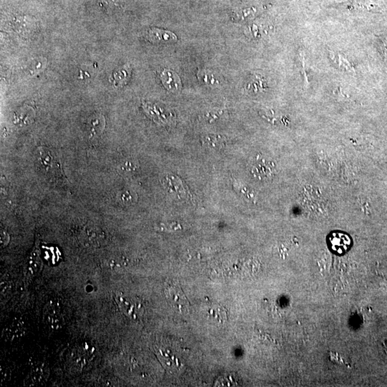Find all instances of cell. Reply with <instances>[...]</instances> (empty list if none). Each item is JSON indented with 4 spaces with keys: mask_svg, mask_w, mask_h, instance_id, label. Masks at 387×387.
Masks as SVG:
<instances>
[{
    "mask_svg": "<svg viewBox=\"0 0 387 387\" xmlns=\"http://www.w3.org/2000/svg\"><path fill=\"white\" fill-rule=\"evenodd\" d=\"M37 152L36 162L39 170L52 180L64 182L65 178L56 155L45 147H39Z\"/></svg>",
    "mask_w": 387,
    "mask_h": 387,
    "instance_id": "obj_1",
    "label": "cell"
},
{
    "mask_svg": "<svg viewBox=\"0 0 387 387\" xmlns=\"http://www.w3.org/2000/svg\"><path fill=\"white\" fill-rule=\"evenodd\" d=\"M43 321L52 330H57L62 328L64 319L59 302L53 300L45 305L43 310Z\"/></svg>",
    "mask_w": 387,
    "mask_h": 387,
    "instance_id": "obj_2",
    "label": "cell"
},
{
    "mask_svg": "<svg viewBox=\"0 0 387 387\" xmlns=\"http://www.w3.org/2000/svg\"><path fill=\"white\" fill-rule=\"evenodd\" d=\"M165 295L172 307L180 313L187 312L190 303L179 285H169L166 288Z\"/></svg>",
    "mask_w": 387,
    "mask_h": 387,
    "instance_id": "obj_3",
    "label": "cell"
},
{
    "mask_svg": "<svg viewBox=\"0 0 387 387\" xmlns=\"http://www.w3.org/2000/svg\"><path fill=\"white\" fill-rule=\"evenodd\" d=\"M275 171V164L272 161L259 157V155L252 162L251 173L258 180H268L274 175Z\"/></svg>",
    "mask_w": 387,
    "mask_h": 387,
    "instance_id": "obj_4",
    "label": "cell"
},
{
    "mask_svg": "<svg viewBox=\"0 0 387 387\" xmlns=\"http://www.w3.org/2000/svg\"><path fill=\"white\" fill-rule=\"evenodd\" d=\"M328 245L333 253L343 255L351 248V239L347 234L343 232H332L328 238Z\"/></svg>",
    "mask_w": 387,
    "mask_h": 387,
    "instance_id": "obj_5",
    "label": "cell"
},
{
    "mask_svg": "<svg viewBox=\"0 0 387 387\" xmlns=\"http://www.w3.org/2000/svg\"><path fill=\"white\" fill-rule=\"evenodd\" d=\"M159 77L164 88L169 91H178L182 88L180 77L173 70L164 69L159 72Z\"/></svg>",
    "mask_w": 387,
    "mask_h": 387,
    "instance_id": "obj_6",
    "label": "cell"
},
{
    "mask_svg": "<svg viewBox=\"0 0 387 387\" xmlns=\"http://www.w3.org/2000/svg\"><path fill=\"white\" fill-rule=\"evenodd\" d=\"M49 376V369L43 363L36 364L32 368L27 380H30L32 385H43Z\"/></svg>",
    "mask_w": 387,
    "mask_h": 387,
    "instance_id": "obj_7",
    "label": "cell"
},
{
    "mask_svg": "<svg viewBox=\"0 0 387 387\" xmlns=\"http://www.w3.org/2000/svg\"><path fill=\"white\" fill-rule=\"evenodd\" d=\"M146 38L151 43H161V42H176L177 37L173 32L166 31L160 29L153 28L148 30Z\"/></svg>",
    "mask_w": 387,
    "mask_h": 387,
    "instance_id": "obj_8",
    "label": "cell"
},
{
    "mask_svg": "<svg viewBox=\"0 0 387 387\" xmlns=\"http://www.w3.org/2000/svg\"><path fill=\"white\" fill-rule=\"evenodd\" d=\"M227 140L223 135L217 134L206 135L203 138L202 145L204 148L209 150L222 149L227 145Z\"/></svg>",
    "mask_w": 387,
    "mask_h": 387,
    "instance_id": "obj_9",
    "label": "cell"
},
{
    "mask_svg": "<svg viewBox=\"0 0 387 387\" xmlns=\"http://www.w3.org/2000/svg\"><path fill=\"white\" fill-rule=\"evenodd\" d=\"M207 317L210 322L222 324L227 321V311L218 304L210 305L207 310Z\"/></svg>",
    "mask_w": 387,
    "mask_h": 387,
    "instance_id": "obj_10",
    "label": "cell"
},
{
    "mask_svg": "<svg viewBox=\"0 0 387 387\" xmlns=\"http://www.w3.org/2000/svg\"><path fill=\"white\" fill-rule=\"evenodd\" d=\"M105 124H106V121L102 115L96 114L92 116L88 122L90 136H96L101 134L105 128Z\"/></svg>",
    "mask_w": 387,
    "mask_h": 387,
    "instance_id": "obj_11",
    "label": "cell"
},
{
    "mask_svg": "<svg viewBox=\"0 0 387 387\" xmlns=\"http://www.w3.org/2000/svg\"><path fill=\"white\" fill-rule=\"evenodd\" d=\"M25 330L23 322L20 321H16L6 328L5 335L9 340L18 339L25 334Z\"/></svg>",
    "mask_w": 387,
    "mask_h": 387,
    "instance_id": "obj_12",
    "label": "cell"
},
{
    "mask_svg": "<svg viewBox=\"0 0 387 387\" xmlns=\"http://www.w3.org/2000/svg\"><path fill=\"white\" fill-rule=\"evenodd\" d=\"M34 111L30 108L19 109L14 117V122L19 126H27L32 122L34 117Z\"/></svg>",
    "mask_w": 387,
    "mask_h": 387,
    "instance_id": "obj_13",
    "label": "cell"
},
{
    "mask_svg": "<svg viewBox=\"0 0 387 387\" xmlns=\"http://www.w3.org/2000/svg\"><path fill=\"white\" fill-rule=\"evenodd\" d=\"M130 75V67L125 65L122 68L119 69L113 73L111 75V81L113 84L119 86V85L124 83Z\"/></svg>",
    "mask_w": 387,
    "mask_h": 387,
    "instance_id": "obj_14",
    "label": "cell"
},
{
    "mask_svg": "<svg viewBox=\"0 0 387 387\" xmlns=\"http://www.w3.org/2000/svg\"><path fill=\"white\" fill-rule=\"evenodd\" d=\"M117 301H119L120 309L122 310L123 312L126 315L135 317V315H136V313H135L136 307L133 305L134 303L129 301L128 298H125V297H119L117 298Z\"/></svg>",
    "mask_w": 387,
    "mask_h": 387,
    "instance_id": "obj_15",
    "label": "cell"
},
{
    "mask_svg": "<svg viewBox=\"0 0 387 387\" xmlns=\"http://www.w3.org/2000/svg\"><path fill=\"white\" fill-rule=\"evenodd\" d=\"M29 267L32 273L38 274L43 267V262L40 257V253L38 251L32 252L29 259Z\"/></svg>",
    "mask_w": 387,
    "mask_h": 387,
    "instance_id": "obj_16",
    "label": "cell"
},
{
    "mask_svg": "<svg viewBox=\"0 0 387 387\" xmlns=\"http://www.w3.org/2000/svg\"><path fill=\"white\" fill-rule=\"evenodd\" d=\"M330 56L332 61L335 63L338 67H341V69L344 70L352 71L354 72V69L353 66L351 65V63L348 62V60L346 59L341 55L336 54V53H333V52H330Z\"/></svg>",
    "mask_w": 387,
    "mask_h": 387,
    "instance_id": "obj_17",
    "label": "cell"
},
{
    "mask_svg": "<svg viewBox=\"0 0 387 387\" xmlns=\"http://www.w3.org/2000/svg\"><path fill=\"white\" fill-rule=\"evenodd\" d=\"M264 89V80L261 75H255L250 79L247 90L252 92L262 91Z\"/></svg>",
    "mask_w": 387,
    "mask_h": 387,
    "instance_id": "obj_18",
    "label": "cell"
},
{
    "mask_svg": "<svg viewBox=\"0 0 387 387\" xmlns=\"http://www.w3.org/2000/svg\"><path fill=\"white\" fill-rule=\"evenodd\" d=\"M198 80L201 83L206 84V85H214L217 83V79L214 77V74L211 71L202 69L199 70L197 72Z\"/></svg>",
    "mask_w": 387,
    "mask_h": 387,
    "instance_id": "obj_19",
    "label": "cell"
},
{
    "mask_svg": "<svg viewBox=\"0 0 387 387\" xmlns=\"http://www.w3.org/2000/svg\"><path fill=\"white\" fill-rule=\"evenodd\" d=\"M256 10L254 8H246V9H238L233 14V18L235 20L243 21L245 19H251L254 17Z\"/></svg>",
    "mask_w": 387,
    "mask_h": 387,
    "instance_id": "obj_20",
    "label": "cell"
},
{
    "mask_svg": "<svg viewBox=\"0 0 387 387\" xmlns=\"http://www.w3.org/2000/svg\"><path fill=\"white\" fill-rule=\"evenodd\" d=\"M138 167V164H137L136 161L133 160H127L124 161V163L120 166L119 170L120 172H122L124 174H130L133 173L137 170V168Z\"/></svg>",
    "mask_w": 387,
    "mask_h": 387,
    "instance_id": "obj_21",
    "label": "cell"
},
{
    "mask_svg": "<svg viewBox=\"0 0 387 387\" xmlns=\"http://www.w3.org/2000/svg\"><path fill=\"white\" fill-rule=\"evenodd\" d=\"M121 201L124 204H130L135 201V194L129 191L122 193L120 195Z\"/></svg>",
    "mask_w": 387,
    "mask_h": 387,
    "instance_id": "obj_22",
    "label": "cell"
},
{
    "mask_svg": "<svg viewBox=\"0 0 387 387\" xmlns=\"http://www.w3.org/2000/svg\"><path fill=\"white\" fill-rule=\"evenodd\" d=\"M109 265L111 270L118 271L122 270L123 267L125 266V262L120 258H116L109 261Z\"/></svg>",
    "mask_w": 387,
    "mask_h": 387,
    "instance_id": "obj_23",
    "label": "cell"
},
{
    "mask_svg": "<svg viewBox=\"0 0 387 387\" xmlns=\"http://www.w3.org/2000/svg\"><path fill=\"white\" fill-rule=\"evenodd\" d=\"M222 113V111H211V112L206 114V119H207L209 122H212L213 121L215 120Z\"/></svg>",
    "mask_w": 387,
    "mask_h": 387,
    "instance_id": "obj_24",
    "label": "cell"
},
{
    "mask_svg": "<svg viewBox=\"0 0 387 387\" xmlns=\"http://www.w3.org/2000/svg\"><path fill=\"white\" fill-rule=\"evenodd\" d=\"M7 236V235H6V233L4 232H1V245H4V246H5L6 244L8 243V240H5V237Z\"/></svg>",
    "mask_w": 387,
    "mask_h": 387,
    "instance_id": "obj_25",
    "label": "cell"
}]
</instances>
